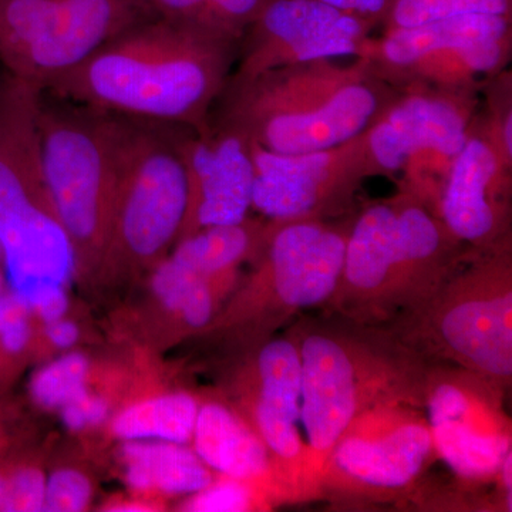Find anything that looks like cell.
<instances>
[{"label": "cell", "instance_id": "cell-7", "mask_svg": "<svg viewBox=\"0 0 512 512\" xmlns=\"http://www.w3.org/2000/svg\"><path fill=\"white\" fill-rule=\"evenodd\" d=\"M353 214L332 220H268L251 278L204 330L220 333L247 353L302 313L323 308L338 288Z\"/></svg>", "mask_w": 512, "mask_h": 512}, {"label": "cell", "instance_id": "cell-1", "mask_svg": "<svg viewBox=\"0 0 512 512\" xmlns=\"http://www.w3.org/2000/svg\"><path fill=\"white\" fill-rule=\"evenodd\" d=\"M239 43L154 16L111 37L45 93L104 113L200 130L210 123Z\"/></svg>", "mask_w": 512, "mask_h": 512}, {"label": "cell", "instance_id": "cell-38", "mask_svg": "<svg viewBox=\"0 0 512 512\" xmlns=\"http://www.w3.org/2000/svg\"><path fill=\"white\" fill-rule=\"evenodd\" d=\"M0 289H2V276H0ZM2 292V291H0Z\"/></svg>", "mask_w": 512, "mask_h": 512}, {"label": "cell", "instance_id": "cell-10", "mask_svg": "<svg viewBox=\"0 0 512 512\" xmlns=\"http://www.w3.org/2000/svg\"><path fill=\"white\" fill-rule=\"evenodd\" d=\"M439 461L426 412L407 404L367 410L336 441L320 480V500L340 510L423 505L427 474Z\"/></svg>", "mask_w": 512, "mask_h": 512}, {"label": "cell", "instance_id": "cell-23", "mask_svg": "<svg viewBox=\"0 0 512 512\" xmlns=\"http://www.w3.org/2000/svg\"><path fill=\"white\" fill-rule=\"evenodd\" d=\"M200 400L175 392L150 397L126 407L114 417L111 430L123 441L191 443Z\"/></svg>", "mask_w": 512, "mask_h": 512}, {"label": "cell", "instance_id": "cell-35", "mask_svg": "<svg viewBox=\"0 0 512 512\" xmlns=\"http://www.w3.org/2000/svg\"><path fill=\"white\" fill-rule=\"evenodd\" d=\"M46 336L53 346L59 349H69L76 345L80 338V330L72 320L64 318L46 323Z\"/></svg>", "mask_w": 512, "mask_h": 512}, {"label": "cell", "instance_id": "cell-8", "mask_svg": "<svg viewBox=\"0 0 512 512\" xmlns=\"http://www.w3.org/2000/svg\"><path fill=\"white\" fill-rule=\"evenodd\" d=\"M39 134L47 190L72 241L77 265L100 261L116 192V114L49 101L45 93Z\"/></svg>", "mask_w": 512, "mask_h": 512}, {"label": "cell", "instance_id": "cell-16", "mask_svg": "<svg viewBox=\"0 0 512 512\" xmlns=\"http://www.w3.org/2000/svg\"><path fill=\"white\" fill-rule=\"evenodd\" d=\"M235 407L274 458L292 504L308 503L305 440L301 431V360L292 330L245 353Z\"/></svg>", "mask_w": 512, "mask_h": 512}, {"label": "cell", "instance_id": "cell-30", "mask_svg": "<svg viewBox=\"0 0 512 512\" xmlns=\"http://www.w3.org/2000/svg\"><path fill=\"white\" fill-rule=\"evenodd\" d=\"M93 497L92 481L73 468L57 470L46 478L47 512H80L89 507Z\"/></svg>", "mask_w": 512, "mask_h": 512}, {"label": "cell", "instance_id": "cell-39", "mask_svg": "<svg viewBox=\"0 0 512 512\" xmlns=\"http://www.w3.org/2000/svg\"><path fill=\"white\" fill-rule=\"evenodd\" d=\"M0 262H2V254H0Z\"/></svg>", "mask_w": 512, "mask_h": 512}, {"label": "cell", "instance_id": "cell-20", "mask_svg": "<svg viewBox=\"0 0 512 512\" xmlns=\"http://www.w3.org/2000/svg\"><path fill=\"white\" fill-rule=\"evenodd\" d=\"M191 443L212 473L254 484L271 495L276 505L292 504L264 441L231 404L200 403Z\"/></svg>", "mask_w": 512, "mask_h": 512}, {"label": "cell", "instance_id": "cell-11", "mask_svg": "<svg viewBox=\"0 0 512 512\" xmlns=\"http://www.w3.org/2000/svg\"><path fill=\"white\" fill-rule=\"evenodd\" d=\"M512 56L510 15H461L412 28L383 30L360 47V59L394 89L427 86L480 94Z\"/></svg>", "mask_w": 512, "mask_h": 512}, {"label": "cell", "instance_id": "cell-28", "mask_svg": "<svg viewBox=\"0 0 512 512\" xmlns=\"http://www.w3.org/2000/svg\"><path fill=\"white\" fill-rule=\"evenodd\" d=\"M274 498L262 488L235 478L222 477L212 481L198 493L185 497L181 510L188 512H245L269 510Z\"/></svg>", "mask_w": 512, "mask_h": 512}, {"label": "cell", "instance_id": "cell-32", "mask_svg": "<svg viewBox=\"0 0 512 512\" xmlns=\"http://www.w3.org/2000/svg\"><path fill=\"white\" fill-rule=\"evenodd\" d=\"M29 308L12 292H0V345L19 353L30 338Z\"/></svg>", "mask_w": 512, "mask_h": 512}, {"label": "cell", "instance_id": "cell-25", "mask_svg": "<svg viewBox=\"0 0 512 512\" xmlns=\"http://www.w3.org/2000/svg\"><path fill=\"white\" fill-rule=\"evenodd\" d=\"M158 18L190 23L241 42L265 0H141Z\"/></svg>", "mask_w": 512, "mask_h": 512}, {"label": "cell", "instance_id": "cell-17", "mask_svg": "<svg viewBox=\"0 0 512 512\" xmlns=\"http://www.w3.org/2000/svg\"><path fill=\"white\" fill-rule=\"evenodd\" d=\"M375 26L322 0H265L239 43L232 76L245 79L276 67L356 57Z\"/></svg>", "mask_w": 512, "mask_h": 512}, {"label": "cell", "instance_id": "cell-36", "mask_svg": "<svg viewBox=\"0 0 512 512\" xmlns=\"http://www.w3.org/2000/svg\"><path fill=\"white\" fill-rule=\"evenodd\" d=\"M109 511H117V512H147L153 511V505L138 503V501H134V503H119L114 504L113 507L109 508Z\"/></svg>", "mask_w": 512, "mask_h": 512}, {"label": "cell", "instance_id": "cell-5", "mask_svg": "<svg viewBox=\"0 0 512 512\" xmlns=\"http://www.w3.org/2000/svg\"><path fill=\"white\" fill-rule=\"evenodd\" d=\"M43 92L0 72V254L9 292L35 312L67 292L77 268L66 229L57 218L40 154Z\"/></svg>", "mask_w": 512, "mask_h": 512}, {"label": "cell", "instance_id": "cell-37", "mask_svg": "<svg viewBox=\"0 0 512 512\" xmlns=\"http://www.w3.org/2000/svg\"><path fill=\"white\" fill-rule=\"evenodd\" d=\"M6 494V477L0 473V511H3V504H5Z\"/></svg>", "mask_w": 512, "mask_h": 512}, {"label": "cell", "instance_id": "cell-33", "mask_svg": "<svg viewBox=\"0 0 512 512\" xmlns=\"http://www.w3.org/2000/svg\"><path fill=\"white\" fill-rule=\"evenodd\" d=\"M59 410L64 426L72 431L100 426L109 416V404L106 400L87 390L64 404Z\"/></svg>", "mask_w": 512, "mask_h": 512}, {"label": "cell", "instance_id": "cell-34", "mask_svg": "<svg viewBox=\"0 0 512 512\" xmlns=\"http://www.w3.org/2000/svg\"><path fill=\"white\" fill-rule=\"evenodd\" d=\"M330 6H335L343 12L352 13L367 20L373 26H380L389 10L392 0H322Z\"/></svg>", "mask_w": 512, "mask_h": 512}, {"label": "cell", "instance_id": "cell-4", "mask_svg": "<svg viewBox=\"0 0 512 512\" xmlns=\"http://www.w3.org/2000/svg\"><path fill=\"white\" fill-rule=\"evenodd\" d=\"M471 252L436 212L397 187L353 214L338 288L320 309L389 326L430 298Z\"/></svg>", "mask_w": 512, "mask_h": 512}, {"label": "cell", "instance_id": "cell-27", "mask_svg": "<svg viewBox=\"0 0 512 512\" xmlns=\"http://www.w3.org/2000/svg\"><path fill=\"white\" fill-rule=\"evenodd\" d=\"M90 365L82 353H67L42 367L33 377L30 392L39 406L60 409L87 390Z\"/></svg>", "mask_w": 512, "mask_h": 512}, {"label": "cell", "instance_id": "cell-19", "mask_svg": "<svg viewBox=\"0 0 512 512\" xmlns=\"http://www.w3.org/2000/svg\"><path fill=\"white\" fill-rule=\"evenodd\" d=\"M180 151L187 174L188 205L178 239L202 228L238 224L252 210L251 143L211 117L207 126H181Z\"/></svg>", "mask_w": 512, "mask_h": 512}, {"label": "cell", "instance_id": "cell-24", "mask_svg": "<svg viewBox=\"0 0 512 512\" xmlns=\"http://www.w3.org/2000/svg\"><path fill=\"white\" fill-rule=\"evenodd\" d=\"M231 285L192 274L170 256L157 262L151 279L154 295L165 311L190 330H204L210 325L218 313L222 292Z\"/></svg>", "mask_w": 512, "mask_h": 512}, {"label": "cell", "instance_id": "cell-22", "mask_svg": "<svg viewBox=\"0 0 512 512\" xmlns=\"http://www.w3.org/2000/svg\"><path fill=\"white\" fill-rule=\"evenodd\" d=\"M268 220L202 228L178 239L170 258L192 274L234 282L239 266L252 261L264 241Z\"/></svg>", "mask_w": 512, "mask_h": 512}, {"label": "cell", "instance_id": "cell-18", "mask_svg": "<svg viewBox=\"0 0 512 512\" xmlns=\"http://www.w3.org/2000/svg\"><path fill=\"white\" fill-rule=\"evenodd\" d=\"M437 214L473 252L512 242V158L477 109L441 190Z\"/></svg>", "mask_w": 512, "mask_h": 512}, {"label": "cell", "instance_id": "cell-14", "mask_svg": "<svg viewBox=\"0 0 512 512\" xmlns=\"http://www.w3.org/2000/svg\"><path fill=\"white\" fill-rule=\"evenodd\" d=\"M507 396L468 370L431 363L424 412L437 456L461 491L476 495L497 485L505 458L512 454Z\"/></svg>", "mask_w": 512, "mask_h": 512}, {"label": "cell", "instance_id": "cell-3", "mask_svg": "<svg viewBox=\"0 0 512 512\" xmlns=\"http://www.w3.org/2000/svg\"><path fill=\"white\" fill-rule=\"evenodd\" d=\"M396 93L360 57L313 60L231 74L211 117L272 153H312L360 136Z\"/></svg>", "mask_w": 512, "mask_h": 512}, {"label": "cell", "instance_id": "cell-12", "mask_svg": "<svg viewBox=\"0 0 512 512\" xmlns=\"http://www.w3.org/2000/svg\"><path fill=\"white\" fill-rule=\"evenodd\" d=\"M396 90L362 133L370 177L397 178V187L437 214L444 181L466 141L480 94L427 86Z\"/></svg>", "mask_w": 512, "mask_h": 512}, {"label": "cell", "instance_id": "cell-6", "mask_svg": "<svg viewBox=\"0 0 512 512\" xmlns=\"http://www.w3.org/2000/svg\"><path fill=\"white\" fill-rule=\"evenodd\" d=\"M386 328L429 362L461 367L510 393L512 242L471 252L430 298Z\"/></svg>", "mask_w": 512, "mask_h": 512}, {"label": "cell", "instance_id": "cell-29", "mask_svg": "<svg viewBox=\"0 0 512 512\" xmlns=\"http://www.w3.org/2000/svg\"><path fill=\"white\" fill-rule=\"evenodd\" d=\"M480 94L483 103L478 110L483 114L485 123L493 131L501 148L512 158V73L510 69L495 74L484 84Z\"/></svg>", "mask_w": 512, "mask_h": 512}, {"label": "cell", "instance_id": "cell-15", "mask_svg": "<svg viewBox=\"0 0 512 512\" xmlns=\"http://www.w3.org/2000/svg\"><path fill=\"white\" fill-rule=\"evenodd\" d=\"M251 143L252 210L265 220H332L349 214L370 178L362 134L328 150L278 154Z\"/></svg>", "mask_w": 512, "mask_h": 512}, {"label": "cell", "instance_id": "cell-21", "mask_svg": "<svg viewBox=\"0 0 512 512\" xmlns=\"http://www.w3.org/2000/svg\"><path fill=\"white\" fill-rule=\"evenodd\" d=\"M121 456L128 487L138 493L190 497L215 480L210 468L185 444L124 441Z\"/></svg>", "mask_w": 512, "mask_h": 512}, {"label": "cell", "instance_id": "cell-2", "mask_svg": "<svg viewBox=\"0 0 512 512\" xmlns=\"http://www.w3.org/2000/svg\"><path fill=\"white\" fill-rule=\"evenodd\" d=\"M288 326L301 360V427L309 501L320 500L326 460L346 427L379 406L424 409L431 362L386 326L316 309Z\"/></svg>", "mask_w": 512, "mask_h": 512}, {"label": "cell", "instance_id": "cell-9", "mask_svg": "<svg viewBox=\"0 0 512 512\" xmlns=\"http://www.w3.org/2000/svg\"><path fill=\"white\" fill-rule=\"evenodd\" d=\"M117 178L104 259L153 264L178 241L188 205L181 126L116 114Z\"/></svg>", "mask_w": 512, "mask_h": 512}, {"label": "cell", "instance_id": "cell-26", "mask_svg": "<svg viewBox=\"0 0 512 512\" xmlns=\"http://www.w3.org/2000/svg\"><path fill=\"white\" fill-rule=\"evenodd\" d=\"M512 0H392L383 30L412 28L461 15H510Z\"/></svg>", "mask_w": 512, "mask_h": 512}, {"label": "cell", "instance_id": "cell-31", "mask_svg": "<svg viewBox=\"0 0 512 512\" xmlns=\"http://www.w3.org/2000/svg\"><path fill=\"white\" fill-rule=\"evenodd\" d=\"M46 477L35 467H23L6 478L3 511L39 512L45 508Z\"/></svg>", "mask_w": 512, "mask_h": 512}, {"label": "cell", "instance_id": "cell-13", "mask_svg": "<svg viewBox=\"0 0 512 512\" xmlns=\"http://www.w3.org/2000/svg\"><path fill=\"white\" fill-rule=\"evenodd\" d=\"M154 18L141 0H0V66L43 92L111 37Z\"/></svg>", "mask_w": 512, "mask_h": 512}]
</instances>
